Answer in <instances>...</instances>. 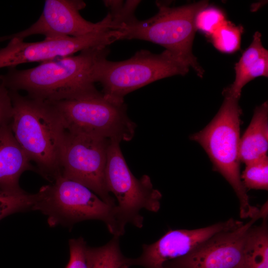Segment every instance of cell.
Wrapping results in <instances>:
<instances>
[{"label":"cell","mask_w":268,"mask_h":268,"mask_svg":"<svg viewBox=\"0 0 268 268\" xmlns=\"http://www.w3.org/2000/svg\"><path fill=\"white\" fill-rule=\"evenodd\" d=\"M109 53L107 47H96L31 68L10 67L0 82L9 90L25 91L30 98L50 102L96 95L101 93L95 86L96 64Z\"/></svg>","instance_id":"6da1fadb"},{"label":"cell","mask_w":268,"mask_h":268,"mask_svg":"<svg viewBox=\"0 0 268 268\" xmlns=\"http://www.w3.org/2000/svg\"><path fill=\"white\" fill-rule=\"evenodd\" d=\"M13 106L10 123L16 140L36 170L52 182L62 175L61 152L65 129L51 102L9 90Z\"/></svg>","instance_id":"7a4b0ae2"},{"label":"cell","mask_w":268,"mask_h":268,"mask_svg":"<svg viewBox=\"0 0 268 268\" xmlns=\"http://www.w3.org/2000/svg\"><path fill=\"white\" fill-rule=\"evenodd\" d=\"M224 100L211 121L202 130L190 136L208 155L214 171L228 182L239 201L241 218H252L260 207L250 204L247 189L241 179L239 155L241 109L239 98L225 90Z\"/></svg>","instance_id":"3957f363"},{"label":"cell","mask_w":268,"mask_h":268,"mask_svg":"<svg viewBox=\"0 0 268 268\" xmlns=\"http://www.w3.org/2000/svg\"><path fill=\"white\" fill-rule=\"evenodd\" d=\"M35 195L32 210L47 216L50 226L70 227L84 220H98L113 236L125 233L117 218V205L107 203L85 186L62 175L42 187Z\"/></svg>","instance_id":"277c9868"},{"label":"cell","mask_w":268,"mask_h":268,"mask_svg":"<svg viewBox=\"0 0 268 268\" xmlns=\"http://www.w3.org/2000/svg\"><path fill=\"white\" fill-rule=\"evenodd\" d=\"M202 0L192 4L170 7L165 3L157 2L158 12L153 17L140 21L137 18L122 25L118 31L122 40L139 39L158 44L172 55L187 64L198 75L203 71L192 53V46L197 29L196 15L208 6Z\"/></svg>","instance_id":"5b68a950"},{"label":"cell","mask_w":268,"mask_h":268,"mask_svg":"<svg viewBox=\"0 0 268 268\" xmlns=\"http://www.w3.org/2000/svg\"><path fill=\"white\" fill-rule=\"evenodd\" d=\"M107 57L96 64L95 81L101 84L105 97L119 103H124L125 96L133 91L164 78L185 75L190 67L166 50L160 54L141 50L119 62L109 61Z\"/></svg>","instance_id":"8992f818"},{"label":"cell","mask_w":268,"mask_h":268,"mask_svg":"<svg viewBox=\"0 0 268 268\" xmlns=\"http://www.w3.org/2000/svg\"><path fill=\"white\" fill-rule=\"evenodd\" d=\"M51 103L67 131L120 142L130 141L134 136L136 126L128 115L126 105L110 99L102 93Z\"/></svg>","instance_id":"52a82bcc"},{"label":"cell","mask_w":268,"mask_h":268,"mask_svg":"<svg viewBox=\"0 0 268 268\" xmlns=\"http://www.w3.org/2000/svg\"><path fill=\"white\" fill-rule=\"evenodd\" d=\"M120 142L110 140L107 151L105 171L106 187L117 201V218L124 228L131 223L140 228L143 217L140 211L145 209L156 212L160 208L162 194L153 188L150 177L143 175L136 178L129 169L124 158Z\"/></svg>","instance_id":"ba28073f"},{"label":"cell","mask_w":268,"mask_h":268,"mask_svg":"<svg viewBox=\"0 0 268 268\" xmlns=\"http://www.w3.org/2000/svg\"><path fill=\"white\" fill-rule=\"evenodd\" d=\"M110 141L65 130L61 152L62 176L85 186L107 203L116 205L105 180Z\"/></svg>","instance_id":"9c48e42d"},{"label":"cell","mask_w":268,"mask_h":268,"mask_svg":"<svg viewBox=\"0 0 268 268\" xmlns=\"http://www.w3.org/2000/svg\"><path fill=\"white\" fill-rule=\"evenodd\" d=\"M122 35L120 31L107 30L80 37L45 39L36 42L12 38L0 50V68L26 63H43L72 56L88 48L107 47L121 40Z\"/></svg>","instance_id":"30bf717a"},{"label":"cell","mask_w":268,"mask_h":268,"mask_svg":"<svg viewBox=\"0 0 268 268\" xmlns=\"http://www.w3.org/2000/svg\"><path fill=\"white\" fill-rule=\"evenodd\" d=\"M268 215L267 201L247 223L215 234L188 255L167 263L164 268H242L248 231Z\"/></svg>","instance_id":"8fae6325"},{"label":"cell","mask_w":268,"mask_h":268,"mask_svg":"<svg viewBox=\"0 0 268 268\" xmlns=\"http://www.w3.org/2000/svg\"><path fill=\"white\" fill-rule=\"evenodd\" d=\"M86 6L82 0H47L38 19L29 27L10 35L4 41L16 38L23 40L28 36L42 34L45 39L80 37L107 30H113L112 17L109 13L101 21L93 23L81 16L80 10Z\"/></svg>","instance_id":"7c38bea8"},{"label":"cell","mask_w":268,"mask_h":268,"mask_svg":"<svg viewBox=\"0 0 268 268\" xmlns=\"http://www.w3.org/2000/svg\"><path fill=\"white\" fill-rule=\"evenodd\" d=\"M243 223L231 218L201 228L170 229L155 242L143 244L142 253L138 257H126L123 268L135 266L164 268L167 263L188 255L215 234Z\"/></svg>","instance_id":"4fadbf2b"},{"label":"cell","mask_w":268,"mask_h":268,"mask_svg":"<svg viewBox=\"0 0 268 268\" xmlns=\"http://www.w3.org/2000/svg\"><path fill=\"white\" fill-rule=\"evenodd\" d=\"M36 171L22 149L9 124L0 126V189L19 191L21 174L27 170Z\"/></svg>","instance_id":"5bb4252c"},{"label":"cell","mask_w":268,"mask_h":268,"mask_svg":"<svg viewBox=\"0 0 268 268\" xmlns=\"http://www.w3.org/2000/svg\"><path fill=\"white\" fill-rule=\"evenodd\" d=\"M235 70L234 81L224 90L239 98L242 88L249 81L259 76L268 77V52L262 45L259 32L255 33L251 44L235 65Z\"/></svg>","instance_id":"9a60e30c"},{"label":"cell","mask_w":268,"mask_h":268,"mask_svg":"<svg viewBox=\"0 0 268 268\" xmlns=\"http://www.w3.org/2000/svg\"><path fill=\"white\" fill-rule=\"evenodd\" d=\"M268 150V104L256 108L251 121L240 138L239 155L245 164L267 156Z\"/></svg>","instance_id":"2e32d148"},{"label":"cell","mask_w":268,"mask_h":268,"mask_svg":"<svg viewBox=\"0 0 268 268\" xmlns=\"http://www.w3.org/2000/svg\"><path fill=\"white\" fill-rule=\"evenodd\" d=\"M259 225L250 227L246 235L242 268H268V216Z\"/></svg>","instance_id":"e0dca14e"},{"label":"cell","mask_w":268,"mask_h":268,"mask_svg":"<svg viewBox=\"0 0 268 268\" xmlns=\"http://www.w3.org/2000/svg\"><path fill=\"white\" fill-rule=\"evenodd\" d=\"M118 236L98 247L87 245L85 258L87 268H123L126 257L122 254Z\"/></svg>","instance_id":"ac0fdd59"},{"label":"cell","mask_w":268,"mask_h":268,"mask_svg":"<svg viewBox=\"0 0 268 268\" xmlns=\"http://www.w3.org/2000/svg\"><path fill=\"white\" fill-rule=\"evenodd\" d=\"M35 194H30L23 190L9 191L0 189V220L17 212L32 210Z\"/></svg>","instance_id":"d6986e66"},{"label":"cell","mask_w":268,"mask_h":268,"mask_svg":"<svg viewBox=\"0 0 268 268\" xmlns=\"http://www.w3.org/2000/svg\"><path fill=\"white\" fill-rule=\"evenodd\" d=\"M243 29L226 21L210 36L215 48L225 53H233L240 46Z\"/></svg>","instance_id":"ffe728a7"},{"label":"cell","mask_w":268,"mask_h":268,"mask_svg":"<svg viewBox=\"0 0 268 268\" xmlns=\"http://www.w3.org/2000/svg\"><path fill=\"white\" fill-rule=\"evenodd\" d=\"M241 179L246 189L268 190V157L245 164Z\"/></svg>","instance_id":"44dd1931"},{"label":"cell","mask_w":268,"mask_h":268,"mask_svg":"<svg viewBox=\"0 0 268 268\" xmlns=\"http://www.w3.org/2000/svg\"><path fill=\"white\" fill-rule=\"evenodd\" d=\"M105 5L110 10L113 29L118 30L123 24L128 23L136 18L134 11L140 0H104Z\"/></svg>","instance_id":"7402d4cb"},{"label":"cell","mask_w":268,"mask_h":268,"mask_svg":"<svg viewBox=\"0 0 268 268\" xmlns=\"http://www.w3.org/2000/svg\"><path fill=\"white\" fill-rule=\"evenodd\" d=\"M226 21L224 13L214 7H208L201 9L195 18L197 30L210 36Z\"/></svg>","instance_id":"603a6c76"},{"label":"cell","mask_w":268,"mask_h":268,"mask_svg":"<svg viewBox=\"0 0 268 268\" xmlns=\"http://www.w3.org/2000/svg\"><path fill=\"white\" fill-rule=\"evenodd\" d=\"M86 246V242L82 237L69 240V259L66 268H87L85 258Z\"/></svg>","instance_id":"cb8c5ba5"},{"label":"cell","mask_w":268,"mask_h":268,"mask_svg":"<svg viewBox=\"0 0 268 268\" xmlns=\"http://www.w3.org/2000/svg\"><path fill=\"white\" fill-rule=\"evenodd\" d=\"M13 115V106L9 92L0 82V126L9 124Z\"/></svg>","instance_id":"d4e9b609"}]
</instances>
